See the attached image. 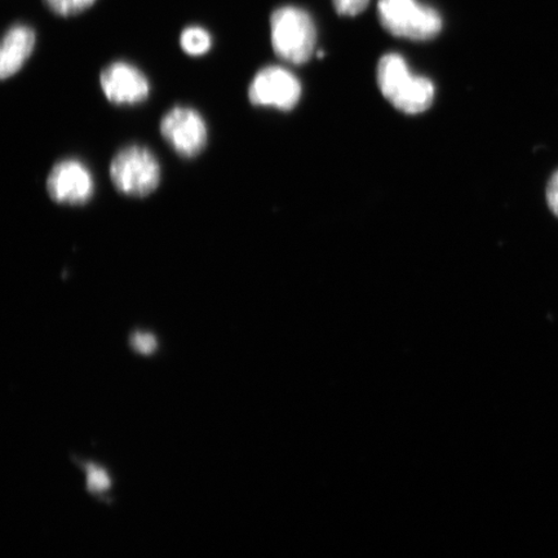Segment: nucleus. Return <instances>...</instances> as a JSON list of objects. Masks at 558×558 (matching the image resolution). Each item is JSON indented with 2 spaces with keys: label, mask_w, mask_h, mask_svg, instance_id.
<instances>
[{
  "label": "nucleus",
  "mask_w": 558,
  "mask_h": 558,
  "mask_svg": "<svg viewBox=\"0 0 558 558\" xmlns=\"http://www.w3.org/2000/svg\"><path fill=\"white\" fill-rule=\"evenodd\" d=\"M271 46L279 59L291 64H304L317 44V31L312 17L298 7L286 5L270 17Z\"/></svg>",
  "instance_id": "obj_2"
},
{
  "label": "nucleus",
  "mask_w": 558,
  "mask_h": 558,
  "mask_svg": "<svg viewBox=\"0 0 558 558\" xmlns=\"http://www.w3.org/2000/svg\"><path fill=\"white\" fill-rule=\"evenodd\" d=\"M546 201L549 211L553 213L556 216V218H558V169L553 173V177H550L548 180L546 190Z\"/></svg>",
  "instance_id": "obj_15"
},
{
  "label": "nucleus",
  "mask_w": 558,
  "mask_h": 558,
  "mask_svg": "<svg viewBox=\"0 0 558 558\" xmlns=\"http://www.w3.org/2000/svg\"><path fill=\"white\" fill-rule=\"evenodd\" d=\"M110 179L118 192L129 197H146L159 185L160 166L148 148L131 145L111 160Z\"/></svg>",
  "instance_id": "obj_3"
},
{
  "label": "nucleus",
  "mask_w": 558,
  "mask_h": 558,
  "mask_svg": "<svg viewBox=\"0 0 558 558\" xmlns=\"http://www.w3.org/2000/svg\"><path fill=\"white\" fill-rule=\"evenodd\" d=\"M335 10L341 16H357L367 9L369 0H332Z\"/></svg>",
  "instance_id": "obj_14"
},
{
  "label": "nucleus",
  "mask_w": 558,
  "mask_h": 558,
  "mask_svg": "<svg viewBox=\"0 0 558 558\" xmlns=\"http://www.w3.org/2000/svg\"><path fill=\"white\" fill-rule=\"evenodd\" d=\"M130 344L136 353L143 355H150L158 349L156 335L148 331H136L132 333Z\"/></svg>",
  "instance_id": "obj_13"
},
{
  "label": "nucleus",
  "mask_w": 558,
  "mask_h": 558,
  "mask_svg": "<svg viewBox=\"0 0 558 558\" xmlns=\"http://www.w3.org/2000/svg\"><path fill=\"white\" fill-rule=\"evenodd\" d=\"M47 192L56 204L85 205L95 192L93 173L78 159L61 160L48 174Z\"/></svg>",
  "instance_id": "obj_7"
},
{
  "label": "nucleus",
  "mask_w": 558,
  "mask_h": 558,
  "mask_svg": "<svg viewBox=\"0 0 558 558\" xmlns=\"http://www.w3.org/2000/svg\"><path fill=\"white\" fill-rule=\"evenodd\" d=\"M180 46L186 54L195 58L206 54L213 47L211 34L201 26L186 27L180 35Z\"/></svg>",
  "instance_id": "obj_10"
},
{
  "label": "nucleus",
  "mask_w": 558,
  "mask_h": 558,
  "mask_svg": "<svg viewBox=\"0 0 558 558\" xmlns=\"http://www.w3.org/2000/svg\"><path fill=\"white\" fill-rule=\"evenodd\" d=\"M83 470L87 474L86 487L87 492L94 497H102L111 487L110 474L102 465L96 463H82Z\"/></svg>",
  "instance_id": "obj_11"
},
{
  "label": "nucleus",
  "mask_w": 558,
  "mask_h": 558,
  "mask_svg": "<svg viewBox=\"0 0 558 558\" xmlns=\"http://www.w3.org/2000/svg\"><path fill=\"white\" fill-rule=\"evenodd\" d=\"M376 81L383 96L404 114H421L434 104V83L425 76L411 74L401 54L383 56Z\"/></svg>",
  "instance_id": "obj_1"
},
{
  "label": "nucleus",
  "mask_w": 558,
  "mask_h": 558,
  "mask_svg": "<svg viewBox=\"0 0 558 558\" xmlns=\"http://www.w3.org/2000/svg\"><path fill=\"white\" fill-rule=\"evenodd\" d=\"M302 97V83L290 70L267 66L254 76L248 88V99L255 107L289 111Z\"/></svg>",
  "instance_id": "obj_5"
},
{
  "label": "nucleus",
  "mask_w": 558,
  "mask_h": 558,
  "mask_svg": "<svg viewBox=\"0 0 558 558\" xmlns=\"http://www.w3.org/2000/svg\"><path fill=\"white\" fill-rule=\"evenodd\" d=\"M35 32L27 25H13L4 34L0 48V76L11 78L29 60L35 47Z\"/></svg>",
  "instance_id": "obj_9"
},
{
  "label": "nucleus",
  "mask_w": 558,
  "mask_h": 558,
  "mask_svg": "<svg viewBox=\"0 0 558 558\" xmlns=\"http://www.w3.org/2000/svg\"><path fill=\"white\" fill-rule=\"evenodd\" d=\"M160 134L179 156L193 158L206 148L208 130L197 110L178 107L165 114L160 122Z\"/></svg>",
  "instance_id": "obj_6"
},
{
  "label": "nucleus",
  "mask_w": 558,
  "mask_h": 558,
  "mask_svg": "<svg viewBox=\"0 0 558 558\" xmlns=\"http://www.w3.org/2000/svg\"><path fill=\"white\" fill-rule=\"evenodd\" d=\"M378 13L384 29L396 37L428 40L442 29L439 13L417 0H379Z\"/></svg>",
  "instance_id": "obj_4"
},
{
  "label": "nucleus",
  "mask_w": 558,
  "mask_h": 558,
  "mask_svg": "<svg viewBox=\"0 0 558 558\" xmlns=\"http://www.w3.org/2000/svg\"><path fill=\"white\" fill-rule=\"evenodd\" d=\"M44 2L56 15L69 17L87 11L96 0H44Z\"/></svg>",
  "instance_id": "obj_12"
},
{
  "label": "nucleus",
  "mask_w": 558,
  "mask_h": 558,
  "mask_svg": "<svg viewBox=\"0 0 558 558\" xmlns=\"http://www.w3.org/2000/svg\"><path fill=\"white\" fill-rule=\"evenodd\" d=\"M105 97L116 105H137L148 99L150 83L142 70L125 61H116L100 75Z\"/></svg>",
  "instance_id": "obj_8"
}]
</instances>
